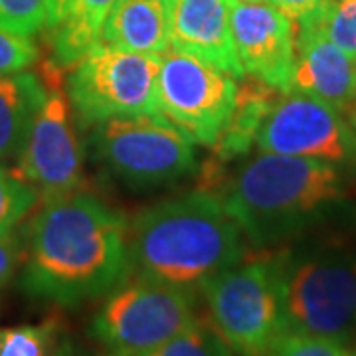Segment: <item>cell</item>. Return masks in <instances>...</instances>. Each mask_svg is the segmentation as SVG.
Instances as JSON below:
<instances>
[{
	"label": "cell",
	"mask_w": 356,
	"mask_h": 356,
	"mask_svg": "<svg viewBox=\"0 0 356 356\" xmlns=\"http://www.w3.org/2000/svg\"><path fill=\"white\" fill-rule=\"evenodd\" d=\"M196 318V291L129 273L105 295L89 337L99 356H143Z\"/></svg>",
	"instance_id": "cell-6"
},
{
	"label": "cell",
	"mask_w": 356,
	"mask_h": 356,
	"mask_svg": "<svg viewBox=\"0 0 356 356\" xmlns=\"http://www.w3.org/2000/svg\"><path fill=\"white\" fill-rule=\"evenodd\" d=\"M269 4H273L275 8H280L281 13L287 14L295 22L305 20L307 16L315 13L321 4V0H267Z\"/></svg>",
	"instance_id": "cell-27"
},
{
	"label": "cell",
	"mask_w": 356,
	"mask_h": 356,
	"mask_svg": "<svg viewBox=\"0 0 356 356\" xmlns=\"http://www.w3.org/2000/svg\"><path fill=\"white\" fill-rule=\"evenodd\" d=\"M232 2H267V0H232Z\"/></svg>",
	"instance_id": "cell-30"
},
{
	"label": "cell",
	"mask_w": 356,
	"mask_h": 356,
	"mask_svg": "<svg viewBox=\"0 0 356 356\" xmlns=\"http://www.w3.org/2000/svg\"><path fill=\"white\" fill-rule=\"evenodd\" d=\"M70 0H48V28L54 30L64 20Z\"/></svg>",
	"instance_id": "cell-29"
},
{
	"label": "cell",
	"mask_w": 356,
	"mask_h": 356,
	"mask_svg": "<svg viewBox=\"0 0 356 356\" xmlns=\"http://www.w3.org/2000/svg\"><path fill=\"white\" fill-rule=\"evenodd\" d=\"M48 95V83L32 70L0 76V165L16 163Z\"/></svg>",
	"instance_id": "cell-17"
},
{
	"label": "cell",
	"mask_w": 356,
	"mask_h": 356,
	"mask_svg": "<svg viewBox=\"0 0 356 356\" xmlns=\"http://www.w3.org/2000/svg\"><path fill=\"white\" fill-rule=\"evenodd\" d=\"M281 93L283 91L271 88L255 77L243 76L240 79L236 109L232 113L226 131L212 147L214 156L204 166L200 188L212 191L216 177L220 175V168L226 163H232L234 159L250 153V149L255 145L259 129L271 111V107L280 99Z\"/></svg>",
	"instance_id": "cell-15"
},
{
	"label": "cell",
	"mask_w": 356,
	"mask_h": 356,
	"mask_svg": "<svg viewBox=\"0 0 356 356\" xmlns=\"http://www.w3.org/2000/svg\"><path fill=\"white\" fill-rule=\"evenodd\" d=\"M48 95L16 159L14 175L40 194V202L81 191L83 153L74 123V109L65 95L64 67L54 60L40 67Z\"/></svg>",
	"instance_id": "cell-9"
},
{
	"label": "cell",
	"mask_w": 356,
	"mask_h": 356,
	"mask_svg": "<svg viewBox=\"0 0 356 356\" xmlns=\"http://www.w3.org/2000/svg\"><path fill=\"white\" fill-rule=\"evenodd\" d=\"M232 38L245 76L291 89L297 22L269 2H232Z\"/></svg>",
	"instance_id": "cell-12"
},
{
	"label": "cell",
	"mask_w": 356,
	"mask_h": 356,
	"mask_svg": "<svg viewBox=\"0 0 356 356\" xmlns=\"http://www.w3.org/2000/svg\"><path fill=\"white\" fill-rule=\"evenodd\" d=\"M269 356H356L346 346L331 339L299 334V332H283L275 341Z\"/></svg>",
	"instance_id": "cell-24"
},
{
	"label": "cell",
	"mask_w": 356,
	"mask_h": 356,
	"mask_svg": "<svg viewBox=\"0 0 356 356\" xmlns=\"http://www.w3.org/2000/svg\"><path fill=\"white\" fill-rule=\"evenodd\" d=\"M222 184V202L257 248L280 242L344 196L337 166L264 151Z\"/></svg>",
	"instance_id": "cell-3"
},
{
	"label": "cell",
	"mask_w": 356,
	"mask_h": 356,
	"mask_svg": "<svg viewBox=\"0 0 356 356\" xmlns=\"http://www.w3.org/2000/svg\"><path fill=\"white\" fill-rule=\"evenodd\" d=\"M143 356H236L206 318H196L170 341Z\"/></svg>",
	"instance_id": "cell-21"
},
{
	"label": "cell",
	"mask_w": 356,
	"mask_h": 356,
	"mask_svg": "<svg viewBox=\"0 0 356 356\" xmlns=\"http://www.w3.org/2000/svg\"><path fill=\"white\" fill-rule=\"evenodd\" d=\"M20 266L32 299L76 307L105 297L131 273L127 220L83 191L46 200L28 224Z\"/></svg>",
	"instance_id": "cell-1"
},
{
	"label": "cell",
	"mask_w": 356,
	"mask_h": 356,
	"mask_svg": "<svg viewBox=\"0 0 356 356\" xmlns=\"http://www.w3.org/2000/svg\"><path fill=\"white\" fill-rule=\"evenodd\" d=\"M240 79L191 54L168 48L161 54L156 83L159 115L194 143L214 147L236 109Z\"/></svg>",
	"instance_id": "cell-10"
},
{
	"label": "cell",
	"mask_w": 356,
	"mask_h": 356,
	"mask_svg": "<svg viewBox=\"0 0 356 356\" xmlns=\"http://www.w3.org/2000/svg\"><path fill=\"white\" fill-rule=\"evenodd\" d=\"M64 339V323L58 315L32 325L0 329V356H56Z\"/></svg>",
	"instance_id": "cell-19"
},
{
	"label": "cell",
	"mask_w": 356,
	"mask_h": 356,
	"mask_svg": "<svg viewBox=\"0 0 356 356\" xmlns=\"http://www.w3.org/2000/svg\"><path fill=\"white\" fill-rule=\"evenodd\" d=\"M115 0H70L64 20L51 30L54 62L70 67L93 48Z\"/></svg>",
	"instance_id": "cell-18"
},
{
	"label": "cell",
	"mask_w": 356,
	"mask_h": 356,
	"mask_svg": "<svg viewBox=\"0 0 356 356\" xmlns=\"http://www.w3.org/2000/svg\"><path fill=\"white\" fill-rule=\"evenodd\" d=\"M56 356H99L97 353H93L91 348L88 346H83V344L76 341V339H72V337H65L62 339V343L58 346V350H56Z\"/></svg>",
	"instance_id": "cell-28"
},
{
	"label": "cell",
	"mask_w": 356,
	"mask_h": 356,
	"mask_svg": "<svg viewBox=\"0 0 356 356\" xmlns=\"http://www.w3.org/2000/svg\"><path fill=\"white\" fill-rule=\"evenodd\" d=\"M161 56L137 54L97 42L64 79L65 95L81 127L117 117L159 115L156 83Z\"/></svg>",
	"instance_id": "cell-7"
},
{
	"label": "cell",
	"mask_w": 356,
	"mask_h": 356,
	"mask_svg": "<svg viewBox=\"0 0 356 356\" xmlns=\"http://www.w3.org/2000/svg\"><path fill=\"white\" fill-rule=\"evenodd\" d=\"M208 323L236 356H269L283 334L277 254L243 255L202 285Z\"/></svg>",
	"instance_id": "cell-4"
},
{
	"label": "cell",
	"mask_w": 356,
	"mask_h": 356,
	"mask_svg": "<svg viewBox=\"0 0 356 356\" xmlns=\"http://www.w3.org/2000/svg\"><path fill=\"white\" fill-rule=\"evenodd\" d=\"M355 127H356V125H355Z\"/></svg>",
	"instance_id": "cell-31"
},
{
	"label": "cell",
	"mask_w": 356,
	"mask_h": 356,
	"mask_svg": "<svg viewBox=\"0 0 356 356\" xmlns=\"http://www.w3.org/2000/svg\"><path fill=\"white\" fill-rule=\"evenodd\" d=\"M332 105L356 125V60L315 28L297 24L291 89Z\"/></svg>",
	"instance_id": "cell-13"
},
{
	"label": "cell",
	"mask_w": 356,
	"mask_h": 356,
	"mask_svg": "<svg viewBox=\"0 0 356 356\" xmlns=\"http://www.w3.org/2000/svg\"><path fill=\"white\" fill-rule=\"evenodd\" d=\"M297 24L315 28L356 60V0H321L317 10Z\"/></svg>",
	"instance_id": "cell-20"
},
{
	"label": "cell",
	"mask_w": 356,
	"mask_h": 356,
	"mask_svg": "<svg viewBox=\"0 0 356 356\" xmlns=\"http://www.w3.org/2000/svg\"><path fill=\"white\" fill-rule=\"evenodd\" d=\"M48 26V0H0V28L34 36Z\"/></svg>",
	"instance_id": "cell-23"
},
{
	"label": "cell",
	"mask_w": 356,
	"mask_h": 356,
	"mask_svg": "<svg viewBox=\"0 0 356 356\" xmlns=\"http://www.w3.org/2000/svg\"><path fill=\"white\" fill-rule=\"evenodd\" d=\"M283 332L346 344L356 332V257L341 250L277 254Z\"/></svg>",
	"instance_id": "cell-5"
},
{
	"label": "cell",
	"mask_w": 356,
	"mask_h": 356,
	"mask_svg": "<svg viewBox=\"0 0 356 356\" xmlns=\"http://www.w3.org/2000/svg\"><path fill=\"white\" fill-rule=\"evenodd\" d=\"M38 58V46L30 36H20L0 28V76L30 70Z\"/></svg>",
	"instance_id": "cell-25"
},
{
	"label": "cell",
	"mask_w": 356,
	"mask_h": 356,
	"mask_svg": "<svg viewBox=\"0 0 356 356\" xmlns=\"http://www.w3.org/2000/svg\"><path fill=\"white\" fill-rule=\"evenodd\" d=\"M170 48L236 79L245 76L232 38V0H168Z\"/></svg>",
	"instance_id": "cell-14"
},
{
	"label": "cell",
	"mask_w": 356,
	"mask_h": 356,
	"mask_svg": "<svg viewBox=\"0 0 356 356\" xmlns=\"http://www.w3.org/2000/svg\"><path fill=\"white\" fill-rule=\"evenodd\" d=\"M22 238L16 232H0V291L13 281L22 264Z\"/></svg>",
	"instance_id": "cell-26"
},
{
	"label": "cell",
	"mask_w": 356,
	"mask_h": 356,
	"mask_svg": "<svg viewBox=\"0 0 356 356\" xmlns=\"http://www.w3.org/2000/svg\"><path fill=\"white\" fill-rule=\"evenodd\" d=\"M99 42L117 50L165 54L170 48L168 0H115Z\"/></svg>",
	"instance_id": "cell-16"
},
{
	"label": "cell",
	"mask_w": 356,
	"mask_h": 356,
	"mask_svg": "<svg viewBox=\"0 0 356 356\" xmlns=\"http://www.w3.org/2000/svg\"><path fill=\"white\" fill-rule=\"evenodd\" d=\"M255 145L264 153L356 168L355 125L332 105L301 91L281 93L259 129Z\"/></svg>",
	"instance_id": "cell-11"
},
{
	"label": "cell",
	"mask_w": 356,
	"mask_h": 356,
	"mask_svg": "<svg viewBox=\"0 0 356 356\" xmlns=\"http://www.w3.org/2000/svg\"><path fill=\"white\" fill-rule=\"evenodd\" d=\"M38 202V192L14 170L0 165V232H13Z\"/></svg>",
	"instance_id": "cell-22"
},
{
	"label": "cell",
	"mask_w": 356,
	"mask_h": 356,
	"mask_svg": "<svg viewBox=\"0 0 356 356\" xmlns=\"http://www.w3.org/2000/svg\"><path fill=\"white\" fill-rule=\"evenodd\" d=\"M243 242L220 194L198 188L154 204L133 220L131 273L196 291L248 254Z\"/></svg>",
	"instance_id": "cell-2"
},
{
	"label": "cell",
	"mask_w": 356,
	"mask_h": 356,
	"mask_svg": "<svg viewBox=\"0 0 356 356\" xmlns=\"http://www.w3.org/2000/svg\"><path fill=\"white\" fill-rule=\"evenodd\" d=\"M194 140L161 115L117 117L93 127V154L133 188L172 184L196 170Z\"/></svg>",
	"instance_id": "cell-8"
}]
</instances>
